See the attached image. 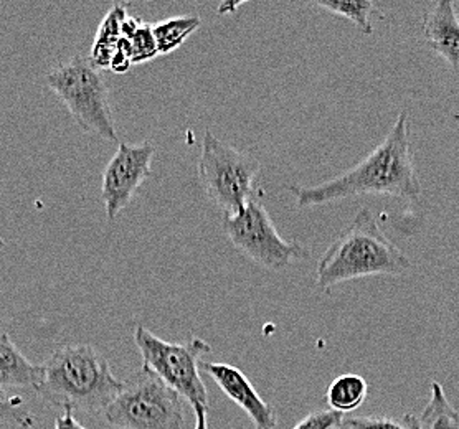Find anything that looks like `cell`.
Instances as JSON below:
<instances>
[{
  "mask_svg": "<svg viewBox=\"0 0 459 429\" xmlns=\"http://www.w3.org/2000/svg\"><path fill=\"white\" fill-rule=\"evenodd\" d=\"M195 413V429H209V408L194 407Z\"/></svg>",
  "mask_w": 459,
  "mask_h": 429,
  "instance_id": "23",
  "label": "cell"
},
{
  "mask_svg": "<svg viewBox=\"0 0 459 429\" xmlns=\"http://www.w3.org/2000/svg\"><path fill=\"white\" fill-rule=\"evenodd\" d=\"M127 17V5L123 4H115L109 12L106 13L105 19L101 21L96 39H94L93 47H91V55L90 60L98 70H105L111 66V60L115 56L117 43L123 37V21Z\"/></svg>",
  "mask_w": 459,
  "mask_h": 429,
  "instance_id": "13",
  "label": "cell"
},
{
  "mask_svg": "<svg viewBox=\"0 0 459 429\" xmlns=\"http://www.w3.org/2000/svg\"><path fill=\"white\" fill-rule=\"evenodd\" d=\"M202 25L199 15H178L168 21H157L152 32L157 43L159 55H170L180 48L192 33L197 32Z\"/></svg>",
  "mask_w": 459,
  "mask_h": 429,
  "instance_id": "14",
  "label": "cell"
},
{
  "mask_svg": "<svg viewBox=\"0 0 459 429\" xmlns=\"http://www.w3.org/2000/svg\"><path fill=\"white\" fill-rule=\"evenodd\" d=\"M42 378L43 366L31 364L9 335L0 334V388H30L37 391Z\"/></svg>",
  "mask_w": 459,
  "mask_h": 429,
  "instance_id": "12",
  "label": "cell"
},
{
  "mask_svg": "<svg viewBox=\"0 0 459 429\" xmlns=\"http://www.w3.org/2000/svg\"><path fill=\"white\" fill-rule=\"evenodd\" d=\"M423 35L433 52L459 70V19L453 2L441 0L423 15Z\"/></svg>",
  "mask_w": 459,
  "mask_h": 429,
  "instance_id": "11",
  "label": "cell"
},
{
  "mask_svg": "<svg viewBox=\"0 0 459 429\" xmlns=\"http://www.w3.org/2000/svg\"><path fill=\"white\" fill-rule=\"evenodd\" d=\"M126 39V37H125ZM129 45H131V62L133 64H146L154 60L159 52H157L156 39L152 32V25L151 23H139L136 30L127 37Z\"/></svg>",
  "mask_w": 459,
  "mask_h": 429,
  "instance_id": "18",
  "label": "cell"
},
{
  "mask_svg": "<svg viewBox=\"0 0 459 429\" xmlns=\"http://www.w3.org/2000/svg\"><path fill=\"white\" fill-rule=\"evenodd\" d=\"M314 5L334 15L349 19L364 35L374 33V17L384 19V13L378 11L376 4L370 0H323L316 2Z\"/></svg>",
  "mask_w": 459,
  "mask_h": 429,
  "instance_id": "16",
  "label": "cell"
},
{
  "mask_svg": "<svg viewBox=\"0 0 459 429\" xmlns=\"http://www.w3.org/2000/svg\"><path fill=\"white\" fill-rule=\"evenodd\" d=\"M154 152L156 147L147 141L139 144L121 142L117 146L115 156L109 159L106 166L101 180V197L105 202L108 220H115L133 202L137 189L151 174Z\"/></svg>",
  "mask_w": 459,
  "mask_h": 429,
  "instance_id": "9",
  "label": "cell"
},
{
  "mask_svg": "<svg viewBox=\"0 0 459 429\" xmlns=\"http://www.w3.org/2000/svg\"><path fill=\"white\" fill-rule=\"evenodd\" d=\"M345 415L334 409H321L313 411L304 416L292 429H337L342 428Z\"/></svg>",
  "mask_w": 459,
  "mask_h": 429,
  "instance_id": "21",
  "label": "cell"
},
{
  "mask_svg": "<svg viewBox=\"0 0 459 429\" xmlns=\"http://www.w3.org/2000/svg\"><path fill=\"white\" fill-rule=\"evenodd\" d=\"M418 423L420 429H459V411L451 407L445 388L438 382L431 383L429 405Z\"/></svg>",
  "mask_w": 459,
  "mask_h": 429,
  "instance_id": "17",
  "label": "cell"
},
{
  "mask_svg": "<svg viewBox=\"0 0 459 429\" xmlns=\"http://www.w3.org/2000/svg\"><path fill=\"white\" fill-rule=\"evenodd\" d=\"M116 429H184V398L160 378L141 368L123 382L121 391L103 411Z\"/></svg>",
  "mask_w": 459,
  "mask_h": 429,
  "instance_id": "5",
  "label": "cell"
},
{
  "mask_svg": "<svg viewBox=\"0 0 459 429\" xmlns=\"http://www.w3.org/2000/svg\"><path fill=\"white\" fill-rule=\"evenodd\" d=\"M55 429H86L83 425L74 418L72 409H63L62 416L55 419Z\"/></svg>",
  "mask_w": 459,
  "mask_h": 429,
  "instance_id": "22",
  "label": "cell"
},
{
  "mask_svg": "<svg viewBox=\"0 0 459 429\" xmlns=\"http://www.w3.org/2000/svg\"><path fill=\"white\" fill-rule=\"evenodd\" d=\"M298 207H317L359 195H386L417 200L421 184L410 152L407 111L398 115L385 139L354 167L319 185H291Z\"/></svg>",
  "mask_w": 459,
  "mask_h": 429,
  "instance_id": "1",
  "label": "cell"
},
{
  "mask_svg": "<svg viewBox=\"0 0 459 429\" xmlns=\"http://www.w3.org/2000/svg\"><path fill=\"white\" fill-rule=\"evenodd\" d=\"M33 418L23 407L19 395H12L9 390L0 388V425H15L21 428H30Z\"/></svg>",
  "mask_w": 459,
  "mask_h": 429,
  "instance_id": "20",
  "label": "cell"
},
{
  "mask_svg": "<svg viewBox=\"0 0 459 429\" xmlns=\"http://www.w3.org/2000/svg\"><path fill=\"white\" fill-rule=\"evenodd\" d=\"M342 429H420V423L418 418L410 413L402 418L355 416V418H345Z\"/></svg>",
  "mask_w": 459,
  "mask_h": 429,
  "instance_id": "19",
  "label": "cell"
},
{
  "mask_svg": "<svg viewBox=\"0 0 459 429\" xmlns=\"http://www.w3.org/2000/svg\"><path fill=\"white\" fill-rule=\"evenodd\" d=\"M5 246H7V243H5V241L2 240V238H0V252H2V250H4V248H5Z\"/></svg>",
  "mask_w": 459,
  "mask_h": 429,
  "instance_id": "24",
  "label": "cell"
},
{
  "mask_svg": "<svg viewBox=\"0 0 459 429\" xmlns=\"http://www.w3.org/2000/svg\"><path fill=\"white\" fill-rule=\"evenodd\" d=\"M134 342L143 356V368L160 378L192 407L209 408L200 364L202 356L212 352L210 344L195 335H190L186 342H168L141 324L134 325Z\"/></svg>",
  "mask_w": 459,
  "mask_h": 429,
  "instance_id": "7",
  "label": "cell"
},
{
  "mask_svg": "<svg viewBox=\"0 0 459 429\" xmlns=\"http://www.w3.org/2000/svg\"><path fill=\"white\" fill-rule=\"evenodd\" d=\"M45 83L66 106L74 123L84 133L117 142L115 116L109 103V88L101 70L90 56L76 55L47 74Z\"/></svg>",
  "mask_w": 459,
  "mask_h": 429,
  "instance_id": "4",
  "label": "cell"
},
{
  "mask_svg": "<svg viewBox=\"0 0 459 429\" xmlns=\"http://www.w3.org/2000/svg\"><path fill=\"white\" fill-rule=\"evenodd\" d=\"M223 230L237 252L264 270L281 271L311 256L307 246L282 238L260 200L223 215Z\"/></svg>",
  "mask_w": 459,
  "mask_h": 429,
  "instance_id": "8",
  "label": "cell"
},
{
  "mask_svg": "<svg viewBox=\"0 0 459 429\" xmlns=\"http://www.w3.org/2000/svg\"><path fill=\"white\" fill-rule=\"evenodd\" d=\"M200 370H204L219 385L220 390L250 416L255 429H276V411L260 397L250 378L240 368L229 364H213L202 360Z\"/></svg>",
  "mask_w": 459,
  "mask_h": 429,
  "instance_id": "10",
  "label": "cell"
},
{
  "mask_svg": "<svg viewBox=\"0 0 459 429\" xmlns=\"http://www.w3.org/2000/svg\"><path fill=\"white\" fill-rule=\"evenodd\" d=\"M42 366L37 393L56 408L101 413L123 388L108 358L90 344L58 347Z\"/></svg>",
  "mask_w": 459,
  "mask_h": 429,
  "instance_id": "2",
  "label": "cell"
},
{
  "mask_svg": "<svg viewBox=\"0 0 459 429\" xmlns=\"http://www.w3.org/2000/svg\"><path fill=\"white\" fill-rule=\"evenodd\" d=\"M410 268L411 262L386 238L376 215L362 209L321 256L316 268V284L329 293L337 284L368 276H400Z\"/></svg>",
  "mask_w": 459,
  "mask_h": 429,
  "instance_id": "3",
  "label": "cell"
},
{
  "mask_svg": "<svg viewBox=\"0 0 459 429\" xmlns=\"http://www.w3.org/2000/svg\"><path fill=\"white\" fill-rule=\"evenodd\" d=\"M368 393L366 378L360 375H341L335 378L327 390V405L339 413H349L362 407Z\"/></svg>",
  "mask_w": 459,
  "mask_h": 429,
  "instance_id": "15",
  "label": "cell"
},
{
  "mask_svg": "<svg viewBox=\"0 0 459 429\" xmlns=\"http://www.w3.org/2000/svg\"><path fill=\"white\" fill-rule=\"evenodd\" d=\"M260 162L207 131L199 159V180L210 202L223 211L235 213L258 199L256 178Z\"/></svg>",
  "mask_w": 459,
  "mask_h": 429,
  "instance_id": "6",
  "label": "cell"
}]
</instances>
